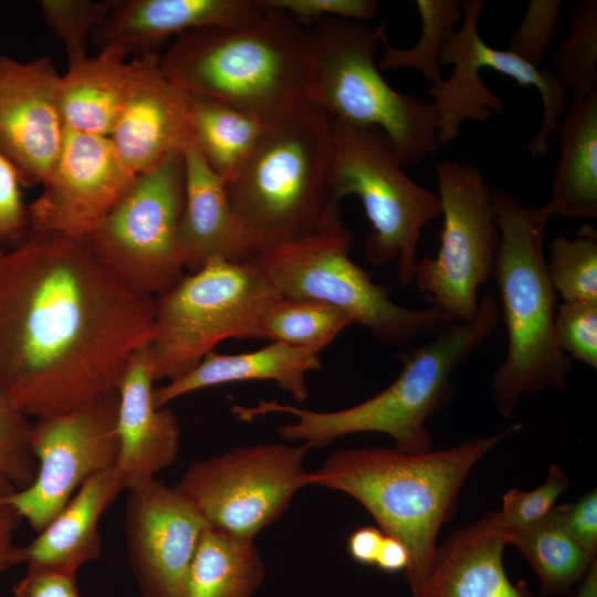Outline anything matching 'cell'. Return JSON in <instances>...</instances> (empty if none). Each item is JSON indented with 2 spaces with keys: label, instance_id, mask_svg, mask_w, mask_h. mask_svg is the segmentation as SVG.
Masks as SVG:
<instances>
[{
  "label": "cell",
  "instance_id": "9a60e30c",
  "mask_svg": "<svg viewBox=\"0 0 597 597\" xmlns=\"http://www.w3.org/2000/svg\"><path fill=\"white\" fill-rule=\"evenodd\" d=\"M136 176L109 137L65 129L43 190L28 208L32 232L86 239L129 190Z\"/></svg>",
  "mask_w": 597,
  "mask_h": 597
},
{
  "label": "cell",
  "instance_id": "d4e9b609",
  "mask_svg": "<svg viewBox=\"0 0 597 597\" xmlns=\"http://www.w3.org/2000/svg\"><path fill=\"white\" fill-rule=\"evenodd\" d=\"M322 367L320 354L308 349L270 342L241 354H220L216 350L182 376L155 388L157 407L197 390L248 380H269L303 402L310 397L306 377Z\"/></svg>",
  "mask_w": 597,
  "mask_h": 597
},
{
  "label": "cell",
  "instance_id": "ab89813d",
  "mask_svg": "<svg viewBox=\"0 0 597 597\" xmlns=\"http://www.w3.org/2000/svg\"><path fill=\"white\" fill-rule=\"evenodd\" d=\"M264 9L281 11L305 28L325 18L366 22L377 12L375 0H258Z\"/></svg>",
  "mask_w": 597,
  "mask_h": 597
},
{
  "label": "cell",
  "instance_id": "4dcf8cb0",
  "mask_svg": "<svg viewBox=\"0 0 597 597\" xmlns=\"http://www.w3.org/2000/svg\"><path fill=\"white\" fill-rule=\"evenodd\" d=\"M350 325L352 320L334 306L282 296L265 314L262 331L264 339L320 354Z\"/></svg>",
  "mask_w": 597,
  "mask_h": 597
},
{
  "label": "cell",
  "instance_id": "74e56055",
  "mask_svg": "<svg viewBox=\"0 0 597 597\" xmlns=\"http://www.w3.org/2000/svg\"><path fill=\"white\" fill-rule=\"evenodd\" d=\"M561 13L559 0H532L510 36L507 51L540 67L554 41Z\"/></svg>",
  "mask_w": 597,
  "mask_h": 597
},
{
  "label": "cell",
  "instance_id": "e0dca14e",
  "mask_svg": "<svg viewBox=\"0 0 597 597\" xmlns=\"http://www.w3.org/2000/svg\"><path fill=\"white\" fill-rule=\"evenodd\" d=\"M60 78L49 57L20 62L0 56V154L22 182L42 185L59 156L66 129Z\"/></svg>",
  "mask_w": 597,
  "mask_h": 597
},
{
  "label": "cell",
  "instance_id": "ffe728a7",
  "mask_svg": "<svg viewBox=\"0 0 597 597\" xmlns=\"http://www.w3.org/2000/svg\"><path fill=\"white\" fill-rule=\"evenodd\" d=\"M262 11L258 0H112L91 42L140 55L184 32L244 24Z\"/></svg>",
  "mask_w": 597,
  "mask_h": 597
},
{
  "label": "cell",
  "instance_id": "9c48e42d",
  "mask_svg": "<svg viewBox=\"0 0 597 597\" xmlns=\"http://www.w3.org/2000/svg\"><path fill=\"white\" fill-rule=\"evenodd\" d=\"M352 245L353 233L339 218L312 235L263 248L250 261L282 296L334 306L384 345H406L452 324L433 306L396 304L389 290L349 258Z\"/></svg>",
  "mask_w": 597,
  "mask_h": 597
},
{
  "label": "cell",
  "instance_id": "7bdbcfd3",
  "mask_svg": "<svg viewBox=\"0 0 597 597\" xmlns=\"http://www.w3.org/2000/svg\"><path fill=\"white\" fill-rule=\"evenodd\" d=\"M14 597H80L76 575L28 568L14 585Z\"/></svg>",
  "mask_w": 597,
  "mask_h": 597
},
{
  "label": "cell",
  "instance_id": "b9f144b4",
  "mask_svg": "<svg viewBox=\"0 0 597 597\" xmlns=\"http://www.w3.org/2000/svg\"><path fill=\"white\" fill-rule=\"evenodd\" d=\"M561 521L573 540L591 557L597 554V491L593 489L577 501L556 505Z\"/></svg>",
  "mask_w": 597,
  "mask_h": 597
},
{
  "label": "cell",
  "instance_id": "d6986e66",
  "mask_svg": "<svg viewBox=\"0 0 597 597\" xmlns=\"http://www.w3.org/2000/svg\"><path fill=\"white\" fill-rule=\"evenodd\" d=\"M147 346L129 359L116 388L118 395L117 470L124 490L145 483L176 460L180 428L176 415L157 407Z\"/></svg>",
  "mask_w": 597,
  "mask_h": 597
},
{
  "label": "cell",
  "instance_id": "f6af8a7d",
  "mask_svg": "<svg viewBox=\"0 0 597 597\" xmlns=\"http://www.w3.org/2000/svg\"><path fill=\"white\" fill-rule=\"evenodd\" d=\"M385 533L375 526H363L354 531L347 541L349 556L357 563L374 566Z\"/></svg>",
  "mask_w": 597,
  "mask_h": 597
},
{
  "label": "cell",
  "instance_id": "d590c367",
  "mask_svg": "<svg viewBox=\"0 0 597 597\" xmlns=\"http://www.w3.org/2000/svg\"><path fill=\"white\" fill-rule=\"evenodd\" d=\"M32 423L0 386V474L15 490L28 486L36 474L30 446Z\"/></svg>",
  "mask_w": 597,
  "mask_h": 597
},
{
  "label": "cell",
  "instance_id": "5b68a950",
  "mask_svg": "<svg viewBox=\"0 0 597 597\" xmlns=\"http://www.w3.org/2000/svg\"><path fill=\"white\" fill-rule=\"evenodd\" d=\"M159 64L187 93L218 98L269 123L307 96L308 30L263 8L244 24L179 34Z\"/></svg>",
  "mask_w": 597,
  "mask_h": 597
},
{
  "label": "cell",
  "instance_id": "52a82bcc",
  "mask_svg": "<svg viewBox=\"0 0 597 597\" xmlns=\"http://www.w3.org/2000/svg\"><path fill=\"white\" fill-rule=\"evenodd\" d=\"M308 30L306 100L332 118L360 128L380 129L402 166L416 165L440 147L430 102L394 90L375 55L387 22L325 18Z\"/></svg>",
  "mask_w": 597,
  "mask_h": 597
},
{
  "label": "cell",
  "instance_id": "44dd1931",
  "mask_svg": "<svg viewBox=\"0 0 597 597\" xmlns=\"http://www.w3.org/2000/svg\"><path fill=\"white\" fill-rule=\"evenodd\" d=\"M182 153L186 185L179 243L186 269L193 272L214 258L250 261L258 249L234 214L223 180L206 164L192 138Z\"/></svg>",
  "mask_w": 597,
  "mask_h": 597
},
{
  "label": "cell",
  "instance_id": "7a4b0ae2",
  "mask_svg": "<svg viewBox=\"0 0 597 597\" xmlns=\"http://www.w3.org/2000/svg\"><path fill=\"white\" fill-rule=\"evenodd\" d=\"M514 425L496 434L472 438L444 450L407 453L396 448H352L333 452L311 472V485L345 493L400 541L409 554L405 570L411 596L425 585L441 527L452 516L473 467Z\"/></svg>",
  "mask_w": 597,
  "mask_h": 597
},
{
  "label": "cell",
  "instance_id": "f546056e",
  "mask_svg": "<svg viewBox=\"0 0 597 597\" xmlns=\"http://www.w3.org/2000/svg\"><path fill=\"white\" fill-rule=\"evenodd\" d=\"M556 505L538 523L522 530L503 532L507 545H514L530 563L536 573L542 593L548 596L568 593L596 561L567 533Z\"/></svg>",
  "mask_w": 597,
  "mask_h": 597
},
{
  "label": "cell",
  "instance_id": "5bb4252c",
  "mask_svg": "<svg viewBox=\"0 0 597 597\" xmlns=\"http://www.w3.org/2000/svg\"><path fill=\"white\" fill-rule=\"evenodd\" d=\"M117 409L114 390L32 423L30 446L36 474L28 486L11 493L10 503L35 532L57 515L86 480L115 468Z\"/></svg>",
  "mask_w": 597,
  "mask_h": 597
},
{
  "label": "cell",
  "instance_id": "484cf974",
  "mask_svg": "<svg viewBox=\"0 0 597 597\" xmlns=\"http://www.w3.org/2000/svg\"><path fill=\"white\" fill-rule=\"evenodd\" d=\"M126 53L108 46L69 63L59 84V107L66 129L109 137L123 111L130 69Z\"/></svg>",
  "mask_w": 597,
  "mask_h": 597
},
{
  "label": "cell",
  "instance_id": "1f68e13d",
  "mask_svg": "<svg viewBox=\"0 0 597 597\" xmlns=\"http://www.w3.org/2000/svg\"><path fill=\"white\" fill-rule=\"evenodd\" d=\"M421 19V35L410 49L395 48L387 33L381 36L384 53L379 70H417L427 80L437 83L442 78L439 54L448 32L462 20L461 0H417L415 2Z\"/></svg>",
  "mask_w": 597,
  "mask_h": 597
},
{
  "label": "cell",
  "instance_id": "cb8c5ba5",
  "mask_svg": "<svg viewBox=\"0 0 597 597\" xmlns=\"http://www.w3.org/2000/svg\"><path fill=\"white\" fill-rule=\"evenodd\" d=\"M124 491L115 468L86 480L38 537L21 546V564L28 568L75 574L102 552L98 522Z\"/></svg>",
  "mask_w": 597,
  "mask_h": 597
},
{
  "label": "cell",
  "instance_id": "3957f363",
  "mask_svg": "<svg viewBox=\"0 0 597 597\" xmlns=\"http://www.w3.org/2000/svg\"><path fill=\"white\" fill-rule=\"evenodd\" d=\"M332 117L304 98L266 123L226 185L228 199L259 250L312 235L341 218L332 192Z\"/></svg>",
  "mask_w": 597,
  "mask_h": 597
},
{
  "label": "cell",
  "instance_id": "8992f818",
  "mask_svg": "<svg viewBox=\"0 0 597 597\" xmlns=\"http://www.w3.org/2000/svg\"><path fill=\"white\" fill-rule=\"evenodd\" d=\"M491 198L500 230L492 277L507 333L506 356L495 369L491 391L499 413L510 417L525 394L564 388L573 363L554 332L556 292L544 255L552 216L546 205L525 206L505 190H492Z\"/></svg>",
  "mask_w": 597,
  "mask_h": 597
},
{
  "label": "cell",
  "instance_id": "603a6c76",
  "mask_svg": "<svg viewBox=\"0 0 597 597\" xmlns=\"http://www.w3.org/2000/svg\"><path fill=\"white\" fill-rule=\"evenodd\" d=\"M482 9L481 0L462 1L461 25L448 32L441 44L440 66L452 64L453 72L429 88L440 146L453 140L464 122L485 123L493 113L504 112V101L484 84L480 75L479 45L483 39L479 19Z\"/></svg>",
  "mask_w": 597,
  "mask_h": 597
},
{
  "label": "cell",
  "instance_id": "e575fe53",
  "mask_svg": "<svg viewBox=\"0 0 597 597\" xmlns=\"http://www.w3.org/2000/svg\"><path fill=\"white\" fill-rule=\"evenodd\" d=\"M39 6L72 63L88 56V43L108 14L112 0H41Z\"/></svg>",
  "mask_w": 597,
  "mask_h": 597
},
{
  "label": "cell",
  "instance_id": "6da1fadb",
  "mask_svg": "<svg viewBox=\"0 0 597 597\" xmlns=\"http://www.w3.org/2000/svg\"><path fill=\"white\" fill-rule=\"evenodd\" d=\"M155 311L86 239L32 232L0 251V386L36 419L114 391Z\"/></svg>",
  "mask_w": 597,
  "mask_h": 597
},
{
  "label": "cell",
  "instance_id": "ac0fdd59",
  "mask_svg": "<svg viewBox=\"0 0 597 597\" xmlns=\"http://www.w3.org/2000/svg\"><path fill=\"white\" fill-rule=\"evenodd\" d=\"M129 69L128 93L109 138L138 175L191 139L189 93L165 75L157 52L136 56Z\"/></svg>",
  "mask_w": 597,
  "mask_h": 597
},
{
  "label": "cell",
  "instance_id": "d6a6232c",
  "mask_svg": "<svg viewBox=\"0 0 597 597\" xmlns=\"http://www.w3.org/2000/svg\"><path fill=\"white\" fill-rule=\"evenodd\" d=\"M568 22L553 57L554 72L573 98H582L597 92V1L577 2Z\"/></svg>",
  "mask_w": 597,
  "mask_h": 597
},
{
  "label": "cell",
  "instance_id": "836d02e7",
  "mask_svg": "<svg viewBox=\"0 0 597 597\" xmlns=\"http://www.w3.org/2000/svg\"><path fill=\"white\" fill-rule=\"evenodd\" d=\"M546 269L564 302L597 303V231L584 224L575 238L561 234L549 243Z\"/></svg>",
  "mask_w": 597,
  "mask_h": 597
},
{
  "label": "cell",
  "instance_id": "7dc6e473",
  "mask_svg": "<svg viewBox=\"0 0 597 597\" xmlns=\"http://www.w3.org/2000/svg\"><path fill=\"white\" fill-rule=\"evenodd\" d=\"M574 597H597V559L580 580L579 588Z\"/></svg>",
  "mask_w": 597,
  "mask_h": 597
},
{
  "label": "cell",
  "instance_id": "ee69618b",
  "mask_svg": "<svg viewBox=\"0 0 597 597\" xmlns=\"http://www.w3.org/2000/svg\"><path fill=\"white\" fill-rule=\"evenodd\" d=\"M15 488L0 474V577L10 568L21 564V546L15 544V533L21 517L10 503Z\"/></svg>",
  "mask_w": 597,
  "mask_h": 597
},
{
  "label": "cell",
  "instance_id": "bcb514c9",
  "mask_svg": "<svg viewBox=\"0 0 597 597\" xmlns=\"http://www.w3.org/2000/svg\"><path fill=\"white\" fill-rule=\"evenodd\" d=\"M409 554L406 546L397 538L385 534L374 566L385 573L406 570Z\"/></svg>",
  "mask_w": 597,
  "mask_h": 597
},
{
  "label": "cell",
  "instance_id": "277c9868",
  "mask_svg": "<svg viewBox=\"0 0 597 597\" xmlns=\"http://www.w3.org/2000/svg\"><path fill=\"white\" fill-rule=\"evenodd\" d=\"M498 318L494 297L484 295L472 322L450 324L433 341L405 353L394 383L358 405L316 411L260 400L254 406L234 405L231 412L241 421L272 413L290 415L294 421L280 427L279 434L310 448L328 446L348 434L378 432L391 437L395 448L402 452L431 450L427 420L449 401L453 374L490 337Z\"/></svg>",
  "mask_w": 597,
  "mask_h": 597
},
{
  "label": "cell",
  "instance_id": "8fae6325",
  "mask_svg": "<svg viewBox=\"0 0 597 597\" xmlns=\"http://www.w3.org/2000/svg\"><path fill=\"white\" fill-rule=\"evenodd\" d=\"M182 150L139 172L86 241L134 290L157 298L185 275L179 224L185 202Z\"/></svg>",
  "mask_w": 597,
  "mask_h": 597
},
{
  "label": "cell",
  "instance_id": "f35d334b",
  "mask_svg": "<svg viewBox=\"0 0 597 597\" xmlns=\"http://www.w3.org/2000/svg\"><path fill=\"white\" fill-rule=\"evenodd\" d=\"M554 332L570 359L597 368V303L564 302L556 307Z\"/></svg>",
  "mask_w": 597,
  "mask_h": 597
},
{
  "label": "cell",
  "instance_id": "ba28073f",
  "mask_svg": "<svg viewBox=\"0 0 597 597\" xmlns=\"http://www.w3.org/2000/svg\"><path fill=\"white\" fill-rule=\"evenodd\" d=\"M282 297L251 262L214 258L156 298L147 345L154 379H176L228 338L264 339L262 323Z\"/></svg>",
  "mask_w": 597,
  "mask_h": 597
},
{
  "label": "cell",
  "instance_id": "60d3db41",
  "mask_svg": "<svg viewBox=\"0 0 597 597\" xmlns=\"http://www.w3.org/2000/svg\"><path fill=\"white\" fill-rule=\"evenodd\" d=\"M21 182L15 166L0 154V240L17 238L29 223Z\"/></svg>",
  "mask_w": 597,
  "mask_h": 597
},
{
  "label": "cell",
  "instance_id": "2e32d148",
  "mask_svg": "<svg viewBox=\"0 0 597 597\" xmlns=\"http://www.w3.org/2000/svg\"><path fill=\"white\" fill-rule=\"evenodd\" d=\"M209 526L176 485L154 478L128 490L125 532L143 597H182L189 564Z\"/></svg>",
  "mask_w": 597,
  "mask_h": 597
},
{
  "label": "cell",
  "instance_id": "4316f807",
  "mask_svg": "<svg viewBox=\"0 0 597 597\" xmlns=\"http://www.w3.org/2000/svg\"><path fill=\"white\" fill-rule=\"evenodd\" d=\"M559 145L551 216L597 218V92L573 98L555 133Z\"/></svg>",
  "mask_w": 597,
  "mask_h": 597
},
{
  "label": "cell",
  "instance_id": "f1b7e54d",
  "mask_svg": "<svg viewBox=\"0 0 597 597\" xmlns=\"http://www.w3.org/2000/svg\"><path fill=\"white\" fill-rule=\"evenodd\" d=\"M191 138L210 169L229 181L256 145L266 123L232 104L189 94Z\"/></svg>",
  "mask_w": 597,
  "mask_h": 597
},
{
  "label": "cell",
  "instance_id": "4fadbf2b",
  "mask_svg": "<svg viewBox=\"0 0 597 597\" xmlns=\"http://www.w3.org/2000/svg\"><path fill=\"white\" fill-rule=\"evenodd\" d=\"M310 449L305 443L238 447L192 463L176 486L212 527L254 540L311 485L304 465Z\"/></svg>",
  "mask_w": 597,
  "mask_h": 597
},
{
  "label": "cell",
  "instance_id": "8d00e7d4",
  "mask_svg": "<svg viewBox=\"0 0 597 597\" xmlns=\"http://www.w3.org/2000/svg\"><path fill=\"white\" fill-rule=\"evenodd\" d=\"M569 480L556 464H551L546 480L531 491L511 489L502 495V507L493 511L496 526L502 532L528 527L544 520L568 490Z\"/></svg>",
  "mask_w": 597,
  "mask_h": 597
},
{
  "label": "cell",
  "instance_id": "83f0119b",
  "mask_svg": "<svg viewBox=\"0 0 597 597\" xmlns=\"http://www.w3.org/2000/svg\"><path fill=\"white\" fill-rule=\"evenodd\" d=\"M264 578L253 538L209 526L189 564L182 597H253Z\"/></svg>",
  "mask_w": 597,
  "mask_h": 597
},
{
  "label": "cell",
  "instance_id": "7c38bea8",
  "mask_svg": "<svg viewBox=\"0 0 597 597\" xmlns=\"http://www.w3.org/2000/svg\"><path fill=\"white\" fill-rule=\"evenodd\" d=\"M436 179L443 218L440 247L434 258L417 261L411 283L452 323H470L500 245L492 190L480 169L457 160L438 163Z\"/></svg>",
  "mask_w": 597,
  "mask_h": 597
},
{
  "label": "cell",
  "instance_id": "30bf717a",
  "mask_svg": "<svg viewBox=\"0 0 597 597\" xmlns=\"http://www.w3.org/2000/svg\"><path fill=\"white\" fill-rule=\"evenodd\" d=\"M334 156L332 192L339 201L354 195L363 203L371 231L364 244L373 265L397 262L401 285L412 281L423 228L441 214L438 193L411 180L387 136L332 118Z\"/></svg>",
  "mask_w": 597,
  "mask_h": 597
},
{
  "label": "cell",
  "instance_id": "7402d4cb",
  "mask_svg": "<svg viewBox=\"0 0 597 597\" xmlns=\"http://www.w3.org/2000/svg\"><path fill=\"white\" fill-rule=\"evenodd\" d=\"M507 545L493 511L455 530L437 548L431 572L411 597H534L525 583L514 584L503 565Z\"/></svg>",
  "mask_w": 597,
  "mask_h": 597
}]
</instances>
